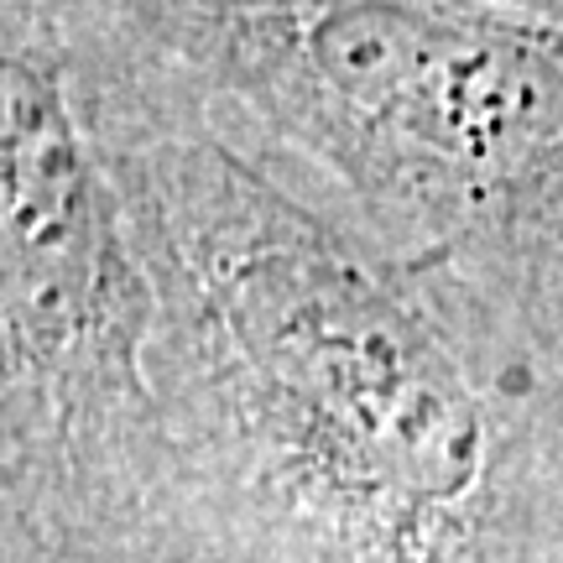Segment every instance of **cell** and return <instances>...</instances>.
<instances>
[{
    "label": "cell",
    "mask_w": 563,
    "mask_h": 563,
    "mask_svg": "<svg viewBox=\"0 0 563 563\" xmlns=\"http://www.w3.org/2000/svg\"><path fill=\"white\" fill-rule=\"evenodd\" d=\"M152 282L167 470L220 485L272 563H563L532 355L464 361L470 319L272 194L214 141L115 146ZM162 490V485H157Z\"/></svg>",
    "instance_id": "6da1fadb"
},
{
    "label": "cell",
    "mask_w": 563,
    "mask_h": 563,
    "mask_svg": "<svg viewBox=\"0 0 563 563\" xmlns=\"http://www.w3.org/2000/svg\"><path fill=\"white\" fill-rule=\"evenodd\" d=\"M152 11L188 68L355 183L428 256L522 241L563 178V16L433 5Z\"/></svg>",
    "instance_id": "7a4b0ae2"
},
{
    "label": "cell",
    "mask_w": 563,
    "mask_h": 563,
    "mask_svg": "<svg viewBox=\"0 0 563 563\" xmlns=\"http://www.w3.org/2000/svg\"><path fill=\"white\" fill-rule=\"evenodd\" d=\"M5 517L11 538H110L162 485L167 433L141 376L152 282L121 194L68 110L63 53L5 21Z\"/></svg>",
    "instance_id": "3957f363"
}]
</instances>
